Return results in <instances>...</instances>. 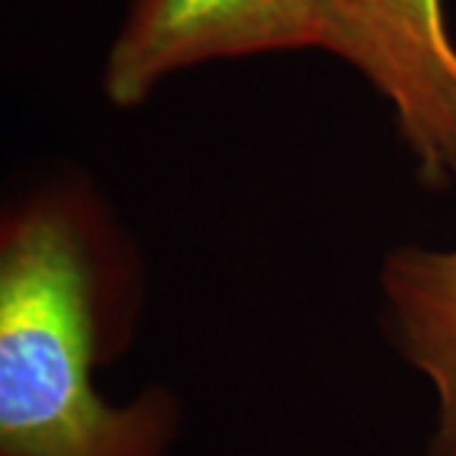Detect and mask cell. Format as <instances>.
<instances>
[{"label":"cell","mask_w":456,"mask_h":456,"mask_svg":"<svg viewBox=\"0 0 456 456\" xmlns=\"http://www.w3.org/2000/svg\"><path fill=\"white\" fill-rule=\"evenodd\" d=\"M320 49L391 104L416 175L456 185V44L444 0H320Z\"/></svg>","instance_id":"obj_2"},{"label":"cell","mask_w":456,"mask_h":456,"mask_svg":"<svg viewBox=\"0 0 456 456\" xmlns=\"http://www.w3.org/2000/svg\"><path fill=\"white\" fill-rule=\"evenodd\" d=\"M380 284L395 347L436 398L428 456H456V248H398Z\"/></svg>","instance_id":"obj_4"},{"label":"cell","mask_w":456,"mask_h":456,"mask_svg":"<svg viewBox=\"0 0 456 456\" xmlns=\"http://www.w3.org/2000/svg\"><path fill=\"white\" fill-rule=\"evenodd\" d=\"M299 49H320V0H132L104 64V94L134 107L188 66Z\"/></svg>","instance_id":"obj_3"},{"label":"cell","mask_w":456,"mask_h":456,"mask_svg":"<svg viewBox=\"0 0 456 456\" xmlns=\"http://www.w3.org/2000/svg\"><path fill=\"white\" fill-rule=\"evenodd\" d=\"M97 266L77 213L36 200L0 236V456H165L178 403L147 388L125 403L94 386Z\"/></svg>","instance_id":"obj_1"}]
</instances>
